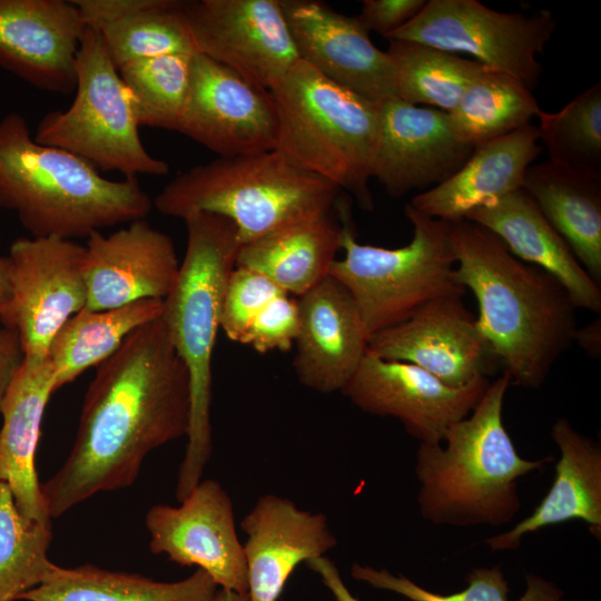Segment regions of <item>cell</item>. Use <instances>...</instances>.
I'll return each mask as SVG.
<instances>
[{"label":"cell","instance_id":"18","mask_svg":"<svg viewBox=\"0 0 601 601\" xmlns=\"http://www.w3.org/2000/svg\"><path fill=\"white\" fill-rule=\"evenodd\" d=\"M473 149L453 136L446 112L392 98L380 104L371 178L388 196L402 197L446 180Z\"/></svg>","mask_w":601,"mask_h":601},{"label":"cell","instance_id":"22","mask_svg":"<svg viewBox=\"0 0 601 601\" xmlns=\"http://www.w3.org/2000/svg\"><path fill=\"white\" fill-rule=\"evenodd\" d=\"M299 328L293 368L315 392H341L367 353L368 337L348 290L328 275L298 297Z\"/></svg>","mask_w":601,"mask_h":601},{"label":"cell","instance_id":"30","mask_svg":"<svg viewBox=\"0 0 601 601\" xmlns=\"http://www.w3.org/2000/svg\"><path fill=\"white\" fill-rule=\"evenodd\" d=\"M161 313L162 300L149 298L110 309L85 307L69 317L47 353L55 372V392L89 367L99 366L134 331Z\"/></svg>","mask_w":601,"mask_h":601},{"label":"cell","instance_id":"24","mask_svg":"<svg viewBox=\"0 0 601 601\" xmlns=\"http://www.w3.org/2000/svg\"><path fill=\"white\" fill-rule=\"evenodd\" d=\"M55 393V372L45 358H24L1 404L0 482L9 485L21 514L51 523L35 457L46 405Z\"/></svg>","mask_w":601,"mask_h":601},{"label":"cell","instance_id":"6","mask_svg":"<svg viewBox=\"0 0 601 601\" xmlns=\"http://www.w3.org/2000/svg\"><path fill=\"white\" fill-rule=\"evenodd\" d=\"M341 189L277 149L217 158L179 174L152 204L180 218L208 213L231 220L243 244L286 225L329 214Z\"/></svg>","mask_w":601,"mask_h":601},{"label":"cell","instance_id":"7","mask_svg":"<svg viewBox=\"0 0 601 601\" xmlns=\"http://www.w3.org/2000/svg\"><path fill=\"white\" fill-rule=\"evenodd\" d=\"M269 92L278 118L276 149L372 211L368 181L381 102L338 86L300 59Z\"/></svg>","mask_w":601,"mask_h":601},{"label":"cell","instance_id":"38","mask_svg":"<svg viewBox=\"0 0 601 601\" xmlns=\"http://www.w3.org/2000/svg\"><path fill=\"white\" fill-rule=\"evenodd\" d=\"M283 294L286 293L258 272L235 266L225 290L220 328L230 341L243 344L255 318Z\"/></svg>","mask_w":601,"mask_h":601},{"label":"cell","instance_id":"5","mask_svg":"<svg viewBox=\"0 0 601 601\" xmlns=\"http://www.w3.org/2000/svg\"><path fill=\"white\" fill-rule=\"evenodd\" d=\"M184 221L186 252L161 313L173 346L187 368L190 387L188 441L176 484L179 502L201 480L211 455L213 352L227 282L242 246L237 227L226 217L199 213Z\"/></svg>","mask_w":601,"mask_h":601},{"label":"cell","instance_id":"14","mask_svg":"<svg viewBox=\"0 0 601 601\" xmlns=\"http://www.w3.org/2000/svg\"><path fill=\"white\" fill-rule=\"evenodd\" d=\"M219 158L276 149L274 99L230 68L195 53L177 130Z\"/></svg>","mask_w":601,"mask_h":601},{"label":"cell","instance_id":"21","mask_svg":"<svg viewBox=\"0 0 601 601\" xmlns=\"http://www.w3.org/2000/svg\"><path fill=\"white\" fill-rule=\"evenodd\" d=\"M248 601H277L298 564L336 546L327 516L276 494L257 499L243 518Z\"/></svg>","mask_w":601,"mask_h":601},{"label":"cell","instance_id":"16","mask_svg":"<svg viewBox=\"0 0 601 601\" xmlns=\"http://www.w3.org/2000/svg\"><path fill=\"white\" fill-rule=\"evenodd\" d=\"M367 352L416 365L452 387L489 377L500 363L461 296L437 298L372 335Z\"/></svg>","mask_w":601,"mask_h":601},{"label":"cell","instance_id":"17","mask_svg":"<svg viewBox=\"0 0 601 601\" xmlns=\"http://www.w3.org/2000/svg\"><path fill=\"white\" fill-rule=\"evenodd\" d=\"M302 61L328 80L374 102L397 98L394 65L351 17L316 0H280Z\"/></svg>","mask_w":601,"mask_h":601},{"label":"cell","instance_id":"27","mask_svg":"<svg viewBox=\"0 0 601 601\" xmlns=\"http://www.w3.org/2000/svg\"><path fill=\"white\" fill-rule=\"evenodd\" d=\"M341 249V225L329 214L296 221L243 244L236 266L258 272L300 297L329 275Z\"/></svg>","mask_w":601,"mask_h":601},{"label":"cell","instance_id":"31","mask_svg":"<svg viewBox=\"0 0 601 601\" xmlns=\"http://www.w3.org/2000/svg\"><path fill=\"white\" fill-rule=\"evenodd\" d=\"M540 111L532 90L522 81L487 69L467 86L447 115L453 136L475 148L530 125Z\"/></svg>","mask_w":601,"mask_h":601},{"label":"cell","instance_id":"32","mask_svg":"<svg viewBox=\"0 0 601 601\" xmlns=\"http://www.w3.org/2000/svg\"><path fill=\"white\" fill-rule=\"evenodd\" d=\"M386 52L395 68L397 98L446 114L456 107L467 86L489 69L474 59L407 40H390Z\"/></svg>","mask_w":601,"mask_h":601},{"label":"cell","instance_id":"13","mask_svg":"<svg viewBox=\"0 0 601 601\" xmlns=\"http://www.w3.org/2000/svg\"><path fill=\"white\" fill-rule=\"evenodd\" d=\"M490 382L480 377L452 387L416 365L367 352L341 393L365 413L398 420L420 444H442L447 431L472 413Z\"/></svg>","mask_w":601,"mask_h":601},{"label":"cell","instance_id":"12","mask_svg":"<svg viewBox=\"0 0 601 601\" xmlns=\"http://www.w3.org/2000/svg\"><path fill=\"white\" fill-rule=\"evenodd\" d=\"M197 53L272 91L299 60L280 0L184 1Z\"/></svg>","mask_w":601,"mask_h":601},{"label":"cell","instance_id":"36","mask_svg":"<svg viewBox=\"0 0 601 601\" xmlns=\"http://www.w3.org/2000/svg\"><path fill=\"white\" fill-rule=\"evenodd\" d=\"M194 55H167L118 69L140 126L177 130L185 105Z\"/></svg>","mask_w":601,"mask_h":601},{"label":"cell","instance_id":"2","mask_svg":"<svg viewBox=\"0 0 601 601\" xmlns=\"http://www.w3.org/2000/svg\"><path fill=\"white\" fill-rule=\"evenodd\" d=\"M450 224L456 278L475 297L479 329L511 385L540 388L573 343L578 308L556 278L513 256L486 228Z\"/></svg>","mask_w":601,"mask_h":601},{"label":"cell","instance_id":"44","mask_svg":"<svg viewBox=\"0 0 601 601\" xmlns=\"http://www.w3.org/2000/svg\"><path fill=\"white\" fill-rule=\"evenodd\" d=\"M573 342L591 357L597 358L601 355V319L598 317L583 327H578L574 333Z\"/></svg>","mask_w":601,"mask_h":601},{"label":"cell","instance_id":"26","mask_svg":"<svg viewBox=\"0 0 601 601\" xmlns=\"http://www.w3.org/2000/svg\"><path fill=\"white\" fill-rule=\"evenodd\" d=\"M539 140L538 127L530 124L477 146L455 174L408 204L431 218L465 219L474 208L523 188L526 171L542 150Z\"/></svg>","mask_w":601,"mask_h":601},{"label":"cell","instance_id":"1","mask_svg":"<svg viewBox=\"0 0 601 601\" xmlns=\"http://www.w3.org/2000/svg\"><path fill=\"white\" fill-rule=\"evenodd\" d=\"M189 416L188 372L160 315L97 366L70 453L41 484L49 516L130 486L150 452L187 436Z\"/></svg>","mask_w":601,"mask_h":601},{"label":"cell","instance_id":"46","mask_svg":"<svg viewBox=\"0 0 601 601\" xmlns=\"http://www.w3.org/2000/svg\"><path fill=\"white\" fill-rule=\"evenodd\" d=\"M211 601H248V598L247 594L218 588Z\"/></svg>","mask_w":601,"mask_h":601},{"label":"cell","instance_id":"9","mask_svg":"<svg viewBox=\"0 0 601 601\" xmlns=\"http://www.w3.org/2000/svg\"><path fill=\"white\" fill-rule=\"evenodd\" d=\"M76 76L72 104L48 112L33 139L67 150L97 170H115L124 177L167 175L169 165L151 156L140 140L130 95L97 29H85Z\"/></svg>","mask_w":601,"mask_h":601},{"label":"cell","instance_id":"45","mask_svg":"<svg viewBox=\"0 0 601 601\" xmlns=\"http://www.w3.org/2000/svg\"><path fill=\"white\" fill-rule=\"evenodd\" d=\"M11 295V263L9 256H0V311Z\"/></svg>","mask_w":601,"mask_h":601},{"label":"cell","instance_id":"39","mask_svg":"<svg viewBox=\"0 0 601 601\" xmlns=\"http://www.w3.org/2000/svg\"><path fill=\"white\" fill-rule=\"evenodd\" d=\"M298 328V302L288 294H283L273 299L255 318L243 344L259 354L287 352L294 346Z\"/></svg>","mask_w":601,"mask_h":601},{"label":"cell","instance_id":"3","mask_svg":"<svg viewBox=\"0 0 601 601\" xmlns=\"http://www.w3.org/2000/svg\"><path fill=\"white\" fill-rule=\"evenodd\" d=\"M152 206L137 177L110 180L78 156L37 142L24 118L0 120V207L35 238H88L146 218Z\"/></svg>","mask_w":601,"mask_h":601},{"label":"cell","instance_id":"8","mask_svg":"<svg viewBox=\"0 0 601 601\" xmlns=\"http://www.w3.org/2000/svg\"><path fill=\"white\" fill-rule=\"evenodd\" d=\"M335 206L345 255L332 264L329 275L351 294L368 338L437 298L465 295L456 278L450 223L427 217L407 203L404 213L413 226L412 240L384 248L357 242L351 201L338 198Z\"/></svg>","mask_w":601,"mask_h":601},{"label":"cell","instance_id":"42","mask_svg":"<svg viewBox=\"0 0 601 601\" xmlns=\"http://www.w3.org/2000/svg\"><path fill=\"white\" fill-rule=\"evenodd\" d=\"M23 361V352L16 331L0 327V410L8 387Z\"/></svg>","mask_w":601,"mask_h":601},{"label":"cell","instance_id":"15","mask_svg":"<svg viewBox=\"0 0 601 601\" xmlns=\"http://www.w3.org/2000/svg\"><path fill=\"white\" fill-rule=\"evenodd\" d=\"M149 549L179 565H196L220 589L247 594V568L233 502L219 482L200 480L179 506L156 504L145 516Z\"/></svg>","mask_w":601,"mask_h":601},{"label":"cell","instance_id":"40","mask_svg":"<svg viewBox=\"0 0 601 601\" xmlns=\"http://www.w3.org/2000/svg\"><path fill=\"white\" fill-rule=\"evenodd\" d=\"M425 3V0H364L356 18L368 33L374 31L385 38L413 19Z\"/></svg>","mask_w":601,"mask_h":601},{"label":"cell","instance_id":"41","mask_svg":"<svg viewBox=\"0 0 601 601\" xmlns=\"http://www.w3.org/2000/svg\"><path fill=\"white\" fill-rule=\"evenodd\" d=\"M86 27L97 30L139 11L149 9L160 0H72Z\"/></svg>","mask_w":601,"mask_h":601},{"label":"cell","instance_id":"10","mask_svg":"<svg viewBox=\"0 0 601 601\" xmlns=\"http://www.w3.org/2000/svg\"><path fill=\"white\" fill-rule=\"evenodd\" d=\"M555 28L556 21L548 11L525 16L495 11L476 0H428L413 19L385 39L467 53L532 90L542 70L538 55Z\"/></svg>","mask_w":601,"mask_h":601},{"label":"cell","instance_id":"37","mask_svg":"<svg viewBox=\"0 0 601 601\" xmlns=\"http://www.w3.org/2000/svg\"><path fill=\"white\" fill-rule=\"evenodd\" d=\"M351 575L368 585L395 592L411 601H510V588L501 565L474 568L467 575V587L456 593L441 594L424 589L403 574L354 563ZM525 592L514 601H563L564 593L555 583L536 574L525 578Z\"/></svg>","mask_w":601,"mask_h":601},{"label":"cell","instance_id":"33","mask_svg":"<svg viewBox=\"0 0 601 601\" xmlns=\"http://www.w3.org/2000/svg\"><path fill=\"white\" fill-rule=\"evenodd\" d=\"M51 540V523L24 518L0 482V601H17L50 578L58 566L48 558Z\"/></svg>","mask_w":601,"mask_h":601},{"label":"cell","instance_id":"4","mask_svg":"<svg viewBox=\"0 0 601 601\" xmlns=\"http://www.w3.org/2000/svg\"><path fill=\"white\" fill-rule=\"evenodd\" d=\"M510 385L502 373L442 444L418 445L417 504L426 521L457 528L510 524L521 509L518 481L553 460L520 456L502 417Z\"/></svg>","mask_w":601,"mask_h":601},{"label":"cell","instance_id":"35","mask_svg":"<svg viewBox=\"0 0 601 601\" xmlns=\"http://www.w3.org/2000/svg\"><path fill=\"white\" fill-rule=\"evenodd\" d=\"M540 140L551 162L601 176V83L577 96L556 112L540 111Z\"/></svg>","mask_w":601,"mask_h":601},{"label":"cell","instance_id":"29","mask_svg":"<svg viewBox=\"0 0 601 601\" xmlns=\"http://www.w3.org/2000/svg\"><path fill=\"white\" fill-rule=\"evenodd\" d=\"M218 585L197 569L176 582H159L126 572L109 571L91 564L57 566L42 584L24 592V601H211Z\"/></svg>","mask_w":601,"mask_h":601},{"label":"cell","instance_id":"11","mask_svg":"<svg viewBox=\"0 0 601 601\" xmlns=\"http://www.w3.org/2000/svg\"><path fill=\"white\" fill-rule=\"evenodd\" d=\"M11 295L0 311L24 358H45L66 321L87 305L85 245L57 237L19 238L9 250Z\"/></svg>","mask_w":601,"mask_h":601},{"label":"cell","instance_id":"25","mask_svg":"<svg viewBox=\"0 0 601 601\" xmlns=\"http://www.w3.org/2000/svg\"><path fill=\"white\" fill-rule=\"evenodd\" d=\"M551 437L560 452L552 485L529 516L485 540L493 551L515 550L524 535L570 520L583 521L601 540V446L564 417L552 425Z\"/></svg>","mask_w":601,"mask_h":601},{"label":"cell","instance_id":"23","mask_svg":"<svg viewBox=\"0 0 601 601\" xmlns=\"http://www.w3.org/2000/svg\"><path fill=\"white\" fill-rule=\"evenodd\" d=\"M465 219L493 233L516 258L556 278L577 308L600 314V285L523 188L474 208Z\"/></svg>","mask_w":601,"mask_h":601},{"label":"cell","instance_id":"28","mask_svg":"<svg viewBox=\"0 0 601 601\" xmlns=\"http://www.w3.org/2000/svg\"><path fill=\"white\" fill-rule=\"evenodd\" d=\"M523 189L565 240L587 273L601 284V176L551 161L531 165Z\"/></svg>","mask_w":601,"mask_h":601},{"label":"cell","instance_id":"19","mask_svg":"<svg viewBox=\"0 0 601 601\" xmlns=\"http://www.w3.org/2000/svg\"><path fill=\"white\" fill-rule=\"evenodd\" d=\"M180 263L171 238L137 219L109 235L91 234L85 245L86 308H117L141 299L164 300Z\"/></svg>","mask_w":601,"mask_h":601},{"label":"cell","instance_id":"43","mask_svg":"<svg viewBox=\"0 0 601 601\" xmlns=\"http://www.w3.org/2000/svg\"><path fill=\"white\" fill-rule=\"evenodd\" d=\"M307 568L319 575L335 601H359L344 583L337 566L328 558L319 556L305 562Z\"/></svg>","mask_w":601,"mask_h":601},{"label":"cell","instance_id":"34","mask_svg":"<svg viewBox=\"0 0 601 601\" xmlns=\"http://www.w3.org/2000/svg\"><path fill=\"white\" fill-rule=\"evenodd\" d=\"M183 3L178 0H160L149 9L98 30L116 69L144 59L197 53Z\"/></svg>","mask_w":601,"mask_h":601},{"label":"cell","instance_id":"20","mask_svg":"<svg viewBox=\"0 0 601 601\" xmlns=\"http://www.w3.org/2000/svg\"><path fill=\"white\" fill-rule=\"evenodd\" d=\"M85 29L72 0H0V66L37 88L70 93Z\"/></svg>","mask_w":601,"mask_h":601}]
</instances>
